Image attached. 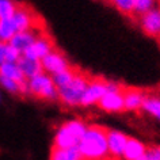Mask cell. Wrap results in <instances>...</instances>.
Listing matches in <instances>:
<instances>
[{
  "instance_id": "1",
  "label": "cell",
  "mask_w": 160,
  "mask_h": 160,
  "mask_svg": "<svg viewBox=\"0 0 160 160\" xmlns=\"http://www.w3.org/2000/svg\"><path fill=\"white\" fill-rule=\"evenodd\" d=\"M78 149L83 160H111L107 148V128L88 126L80 140Z\"/></svg>"
},
{
  "instance_id": "2",
  "label": "cell",
  "mask_w": 160,
  "mask_h": 160,
  "mask_svg": "<svg viewBox=\"0 0 160 160\" xmlns=\"http://www.w3.org/2000/svg\"><path fill=\"white\" fill-rule=\"evenodd\" d=\"M87 126L84 122L82 121H68L64 125L60 126V129L56 132L54 136V148H60V149H68V148L78 147L80 140L83 138Z\"/></svg>"
},
{
  "instance_id": "3",
  "label": "cell",
  "mask_w": 160,
  "mask_h": 160,
  "mask_svg": "<svg viewBox=\"0 0 160 160\" xmlns=\"http://www.w3.org/2000/svg\"><path fill=\"white\" fill-rule=\"evenodd\" d=\"M91 78H88L83 72L76 71V75L73 80L68 86L62 87L58 90V101L65 106L73 107V106H80V101L84 94V91L88 86Z\"/></svg>"
},
{
  "instance_id": "4",
  "label": "cell",
  "mask_w": 160,
  "mask_h": 160,
  "mask_svg": "<svg viewBox=\"0 0 160 160\" xmlns=\"http://www.w3.org/2000/svg\"><path fill=\"white\" fill-rule=\"evenodd\" d=\"M27 90L29 95L42 101H58V90L54 86L53 79L48 73H41L35 78L27 80Z\"/></svg>"
},
{
  "instance_id": "5",
  "label": "cell",
  "mask_w": 160,
  "mask_h": 160,
  "mask_svg": "<svg viewBox=\"0 0 160 160\" xmlns=\"http://www.w3.org/2000/svg\"><path fill=\"white\" fill-rule=\"evenodd\" d=\"M98 106L107 113H121L125 110L123 103V87L117 83L107 82V91L98 102Z\"/></svg>"
},
{
  "instance_id": "6",
  "label": "cell",
  "mask_w": 160,
  "mask_h": 160,
  "mask_svg": "<svg viewBox=\"0 0 160 160\" xmlns=\"http://www.w3.org/2000/svg\"><path fill=\"white\" fill-rule=\"evenodd\" d=\"M11 21L14 23L15 30L18 31H25V30H37L39 29L38 22H41V19L35 17L34 11L27 6L18 4V8L15 11L14 17L11 18Z\"/></svg>"
},
{
  "instance_id": "7",
  "label": "cell",
  "mask_w": 160,
  "mask_h": 160,
  "mask_svg": "<svg viewBox=\"0 0 160 160\" xmlns=\"http://www.w3.org/2000/svg\"><path fill=\"white\" fill-rule=\"evenodd\" d=\"M107 91V82L103 79H97L92 78L90 80L88 86L84 91L80 101V106H92L98 105V102L102 99V97L106 94Z\"/></svg>"
},
{
  "instance_id": "8",
  "label": "cell",
  "mask_w": 160,
  "mask_h": 160,
  "mask_svg": "<svg viewBox=\"0 0 160 160\" xmlns=\"http://www.w3.org/2000/svg\"><path fill=\"white\" fill-rule=\"evenodd\" d=\"M41 64H42V68H43V72L50 76H53L56 73H60L62 71H67L72 67L69 61L65 58L60 50H52L49 54H46L45 57L41 60Z\"/></svg>"
},
{
  "instance_id": "9",
  "label": "cell",
  "mask_w": 160,
  "mask_h": 160,
  "mask_svg": "<svg viewBox=\"0 0 160 160\" xmlns=\"http://www.w3.org/2000/svg\"><path fill=\"white\" fill-rule=\"evenodd\" d=\"M52 50H54L53 39H52L49 35L41 33L37 38H35L33 45H31L22 56L29 57V58H33V60H39V61H41V60L45 57L46 54H49Z\"/></svg>"
},
{
  "instance_id": "10",
  "label": "cell",
  "mask_w": 160,
  "mask_h": 160,
  "mask_svg": "<svg viewBox=\"0 0 160 160\" xmlns=\"http://www.w3.org/2000/svg\"><path fill=\"white\" fill-rule=\"evenodd\" d=\"M128 136L122 132L107 129V148H109V155L111 160H122V153L125 149Z\"/></svg>"
},
{
  "instance_id": "11",
  "label": "cell",
  "mask_w": 160,
  "mask_h": 160,
  "mask_svg": "<svg viewBox=\"0 0 160 160\" xmlns=\"http://www.w3.org/2000/svg\"><path fill=\"white\" fill-rule=\"evenodd\" d=\"M140 26L147 35L160 37V8H152L147 14L141 15Z\"/></svg>"
},
{
  "instance_id": "12",
  "label": "cell",
  "mask_w": 160,
  "mask_h": 160,
  "mask_svg": "<svg viewBox=\"0 0 160 160\" xmlns=\"http://www.w3.org/2000/svg\"><path fill=\"white\" fill-rule=\"evenodd\" d=\"M39 34L35 33V30H25V31H18L12 38L10 39V45L15 48L19 53L23 54L29 48L33 45V42L35 41V38Z\"/></svg>"
},
{
  "instance_id": "13",
  "label": "cell",
  "mask_w": 160,
  "mask_h": 160,
  "mask_svg": "<svg viewBox=\"0 0 160 160\" xmlns=\"http://www.w3.org/2000/svg\"><path fill=\"white\" fill-rule=\"evenodd\" d=\"M147 94L140 88H125L123 87V103H125V110L137 111L142 107L144 99Z\"/></svg>"
},
{
  "instance_id": "14",
  "label": "cell",
  "mask_w": 160,
  "mask_h": 160,
  "mask_svg": "<svg viewBox=\"0 0 160 160\" xmlns=\"http://www.w3.org/2000/svg\"><path fill=\"white\" fill-rule=\"evenodd\" d=\"M18 67L21 68L23 76L26 78V80H30L35 78V76L43 73V68L39 60H33L25 56H21V58L18 60Z\"/></svg>"
},
{
  "instance_id": "15",
  "label": "cell",
  "mask_w": 160,
  "mask_h": 160,
  "mask_svg": "<svg viewBox=\"0 0 160 160\" xmlns=\"http://www.w3.org/2000/svg\"><path fill=\"white\" fill-rule=\"evenodd\" d=\"M147 147L136 138H128L125 149L122 153V160H137L145 153Z\"/></svg>"
},
{
  "instance_id": "16",
  "label": "cell",
  "mask_w": 160,
  "mask_h": 160,
  "mask_svg": "<svg viewBox=\"0 0 160 160\" xmlns=\"http://www.w3.org/2000/svg\"><path fill=\"white\" fill-rule=\"evenodd\" d=\"M0 76L15 80V82H18V83L27 82L17 62H3L2 65H0Z\"/></svg>"
},
{
  "instance_id": "17",
  "label": "cell",
  "mask_w": 160,
  "mask_h": 160,
  "mask_svg": "<svg viewBox=\"0 0 160 160\" xmlns=\"http://www.w3.org/2000/svg\"><path fill=\"white\" fill-rule=\"evenodd\" d=\"M50 160H83V159L78 147L68 148V149H60V148L53 147L50 153Z\"/></svg>"
},
{
  "instance_id": "18",
  "label": "cell",
  "mask_w": 160,
  "mask_h": 160,
  "mask_svg": "<svg viewBox=\"0 0 160 160\" xmlns=\"http://www.w3.org/2000/svg\"><path fill=\"white\" fill-rule=\"evenodd\" d=\"M141 109L145 110L148 114L153 115L155 118H158L160 121V97H158V95H148L147 94Z\"/></svg>"
},
{
  "instance_id": "19",
  "label": "cell",
  "mask_w": 160,
  "mask_h": 160,
  "mask_svg": "<svg viewBox=\"0 0 160 160\" xmlns=\"http://www.w3.org/2000/svg\"><path fill=\"white\" fill-rule=\"evenodd\" d=\"M75 75H76V69L73 67H71L69 69L62 71V72H60V73L53 75V76H52V79H53V83H54V86L57 87V90H60V88H62V87H65V86L69 84L72 80H73Z\"/></svg>"
},
{
  "instance_id": "20",
  "label": "cell",
  "mask_w": 160,
  "mask_h": 160,
  "mask_svg": "<svg viewBox=\"0 0 160 160\" xmlns=\"http://www.w3.org/2000/svg\"><path fill=\"white\" fill-rule=\"evenodd\" d=\"M19 3L14 0H0V21H8L14 17Z\"/></svg>"
},
{
  "instance_id": "21",
  "label": "cell",
  "mask_w": 160,
  "mask_h": 160,
  "mask_svg": "<svg viewBox=\"0 0 160 160\" xmlns=\"http://www.w3.org/2000/svg\"><path fill=\"white\" fill-rule=\"evenodd\" d=\"M17 34V30L14 27V23L11 19L8 21H0V42L8 43L10 39Z\"/></svg>"
},
{
  "instance_id": "22",
  "label": "cell",
  "mask_w": 160,
  "mask_h": 160,
  "mask_svg": "<svg viewBox=\"0 0 160 160\" xmlns=\"http://www.w3.org/2000/svg\"><path fill=\"white\" fill-rule=\"evenodd\" d=\"M156 0H133V12L134 15H144L152 8H155Z\"/></svg>"
},
{
  "instance_id": "23",
  "label": "cell",
  "mask_w": 160,
  "mask_h": 160,
  "mask_svg": "<svg viewBox=\"0 0 160 160\" xmlns=\"http://www.w3.org/2000/svg\"><path fill=\"white\" fill-rule=\"evenodd\" d=\"M110 4H113L119 12L123 15H134L133 12V0H107Z\"/></svg>"
},
{
  "instance_id": "24",
  "label": "cell",
  "mask_w": 160,
  "mask_h": 160,
  "mask_svg": "<svg viewBox=\"0 0 160 160\" xmlns=\"http://www.w3.org/2000/svg\"><path fill=\"white\" fill-rule=\"evenodd\" d=\"M137 160H160V145L147 148L145 153Z\"/></svg>"
},
{
  "instance_id": "25",
  "label": "cell",
  "mask_w": 160,
  "mask_h": 160,
  "mask_svg": "<svg viewBox=\"0 0 160 160\" xmlns=\"http://www.w3.org/2000/svg\"><path fill=\"white\" fill-rule=\"evenodd\" d=\"M21 53L12 48L10 43L6 45V56H4V62H18V60L21 58Z\"/></svg>"
},
{
  "instance_id": "26",
  "label": "cell",
  "mask_w": 160,
  "mask_h": 160,
  "mask_svg": "<svg viewBox=\"0 0 160 160\" xmlns=\"http://www.w3.org/2000/svg\"><path fill=\"white\" fill-rule=\"evenodd\" d=\"M6 45L7 43L0 42V65L4 62V56H6Z\"/></svg>"
},
{
  "instance_id": "27",
  "label": "cell",
  "mask_w": 160,
  "mask_h": 160,
  "mask_svg": "<svg viewBox=\"0 0 160 160\" xmlns=\"http://www.w3.org/2000/svg\"><path fill=\"white\" fill-rule=\"evenodd\" d=\"M159 38H160V37H159Z\"/></svg>"
}]
</instances>
